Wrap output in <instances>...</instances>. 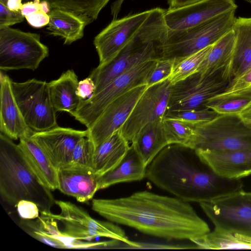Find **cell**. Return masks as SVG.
<instances>
[{
	"instance_id": "cell-5",
	"label": "cell",
	"mask_w": 251,
	"mask_h": 251,
	"mask_svg": "<svg viewBox=\"0 0 251 251\" xmlns=\"http://www.w3.org/2000/svg\"><path fill=\"white\" fill-rule=\"evenodd\" d=\"M187 147L215 151L250 149L251 128L239 115H218L194 126V134Z\"/></svg>"
},
{
	"instance_id": "cell-16",
	"label": "cell",
	"mask_w": 251,
	"mask_h": 251,
	"mask_svg": "<svg viewBox=\"0 0 251 251\" xmlns=\"http://www.w3.org/2000/svg\"><path fill=\"white\" fill-rule=\"evenodd\" d=\"M87 135V129L80 130L57 126L45 131L34 132L31 137L58 170L70 162L76 145Z\"/></svg>"
},
{
	"instance_id": "cell-2",
	"label": "cell",
	"mask_w": 251,
	"mask_h": 251,
	"mask_svg": "<svg viewBox=\"0 0 251 251\" xmlns=\"http://www.w3.org/2000/svg\"><path fill=\"white\" fill-rule=\"evenodd\" d=\"M146 178L160 189L185 201L209 202L244 190L241 179L217 175L196 151L168 145L149 163Z\"/></svg>"
},
{
	"instance_id": "cell-25",
	"label": "cell",
	"mask_w": 251,
	"mask_h": 251,
	"mask_svg": "<svg viewBox=\"0 0 251 251\" xmlns=\"http://www.w3.org/2000/svg\"><path fill=\"white\" fill-rule=\"evenodd\" d=\"M48 14L50 22L47 29L49 33L63 38L66 45L81 39L85 27L90 24L84 18L60 9L52 8Z\"/></svg>"
},
{
	"instance_id": "cell-33",
	"label": "cell",
	"mask_w": 251,
	"mask_h": 251,
	"mask_svg": "<svg viewBox=\"0 0 251 251\" xmlns=\"http://www.w3.org/2000/svg\"><path fill=\"white\" fill-rule=\"evenodd\" d=\"M164 131L168 143L188 147L194 134V126L184 121L164 117Z\"/></svg>"
},
{
	"instance_id": "cell-21",
	"label": "cell",
	"mask_w": 251,
	"mask_h": 251,
	"mask_svg": "<svg viewBox=\"0 0 251 251\" xmlns=\"http://www.w3.org/2000/svg\"><path fill=\"white\" fill-rule=\"evenodd\" d=\"M57 221L41 215L36 221L23 219L20 226L28 234L41 242L59 249H81L83 241L66 235L60 231Z\"/></svg>"
},
{
	"instance_id": "cell-24",
	"label": "cell",
	"mask_w": 251,
	"mask_h": 251,
	"mask_svg": "<svg viewBox=\"0 0 251 251\" xmlns=\"http://www.w3.org/2000/svg\"><path fill=\"white\" fill-rule=\"evenodd\" d=\"M129 143L119 130L99 145L93 157L95 174L100 176L115 168L128 151Z\"/></svg>"
},
{
	"instance_id": "cell-48",
	"label": "cell",
	"mask_w": 251,
	"mask_h": 251,
	"mask_svg": "<svg viewBox=\"0 0 251 251\" xmlns=\"http://www.w3.org/2000/svg\"><path fill=\"white\" fill-rule=\"evenodd\" d=\"M7 0H0V2L4 3L6 5Z\"/></svg>"
},
{
	"instance_id": "cell-19",
	"label": "cell",
	"mask_w": 251,
	"mask_h": 251,
	"mask_svg": "<svg viewBox=\"0 0 251 251\" xmlns=\"http://www.w3.org/2000/svg\"><path fill=\"white\" fill-rule=\"evenodd\" d=\"M0 130L12 140L31 136L34 131L25 123L16 102L9 77L0 74Z\"/></svg>"
},
{
	"instance_id": "cell-4",
	"label": "cell",
	"mask_w": 251,
	"mask_h": 251,
	"mask_svg": "<svg viewBox=\"0 0 251 251\" xmlns=\"http://www.w3.org/2000/svg\"><path fill=\"white\" fill-rule=\"evenodd\" d=\"M236 10L219 15L197 25L167 31L156 46L157 58L177 59L214 44L233 29Z\"/></svg>"
},
{
	"instance_id": "cell-45",
	"label": "cell",
	"mask_w": 251,
	"mask_h": 251,
	"mask_svg": "<svg viewBox=\"0 0 251 251\" xmlns=\"http://www.w3.org/2000/svg\"><path fill=\"white\" fill-rule=\"evenodd\" d=\"M22 1V0H7L6 6L11 10L19 11L23 4Z\"/></svg>"
},
{
	"instance_id": "cell-15",
	"label": "cell",
	"mask_w": 251,
	"mask_h": 251,
	"mask_svg": "<svg viewBox=\"0 0 251 251\" xmlns=\"http://www.w3.org/2000/svg\"><path fill=\"white\" fill-rule=\"evenodd\" d=\"M237 7L234 0H201L166 9L164 19L168 29L180 30L197 25L224 13L236 10Z\"/></svg>"
},
{
	"instance_id": "cell-29",
	"label": "cell",
	"mask_w": 251,
	"mask_h": 251,
	"mask_svg": "<svg viewBox=\"0 0 251 251\" xmlns=\"http://www.w3.org/2000/svg\"><path fill=\"white\" fill-rule=\"evenodd\" d=\"M191 241L200 249H251V237L216 228Z\"/></svg>"
},
{
	"instance_id": "cell-31",
	"label": "cell",
	"mask_w": 251,
	"mask_h": 251,
	"mask_svg": "<svg viewBox=\"0 0 251 251\" xmlns=\"http://www.w3.org/2000/svg\"><path fill=\"white\" fill-rule=\"evenodd\" d=\"M219 115H239L251 106V95L217 98L213 97L204 104Z\"/></svg>"
},
{
	"instance_id": "cell-6",
	"label": "cell",
	"mask_w": 251,
	"mask_h": 251,
	"mask_svg": "<svg viewBox=\"0 0 251 251\" xmlns=\"http://www.w3.org/2000/svg\"><path fill=\"white\" fill-rule=\"evenodd\" d=\"M156 58L139 63L121 75L98 93L81 100L77 108L70 114L89 128L112 101L131 89L146 85L148 76L154 67Z\"/></svg>"
},
{
	"instance_id": "cell-18",
	"label": "cell",
	"mask_w": 251,
	"mask_h": 251,
	"mask_svg": "<svg viewBox=\"0 0 251 251\" xmlns=\"http://www.w3.org/2000/svg\"><path fill=\"white\" fill-rule=\"evenodd\" d=\"M93 168L68 164L58 170V190L80 202L91 200L98 190V179Z\"/></svg>"
},
{
	"instance_id": "cell-42",
	"label": "cell",
	"mask_w": 251,
	"mask_h": 251,
	"mask_svg": "<svg viewBox=\"0 0 251 251\" xmlns=\"http://www.w3.org/2000/svg\"><path fill=\"white\" fill-rule=\"evenodd\" d=\"M40 1L41 0H34L24 3L20 10L23 16L25 18L33 12L42 11Z\"/></svg>"
},
{
	"instance_id": "cell-35",
	"label": "cell",
	"mask_w": 251,
	"mask_h": 251,
	"mask_svg": "<svg viewBox=\"0 0 251 251\" xmlns=\"http://www.w3.org/2000/svg\"><path fill=\"white\" fill-rule=\"evenodd\" d=\"M95 149L87 137L81 138L76 145L69 164L84 166L93 169V157ZM94 170V169H93Z\"/></svg>"
},
{
	"instance_id": "cell-8",
	"label": "cell",
	"mask_w": 251,
	"mask_h": 251,
	"mask_svg": "<svg viewBox=\"0 0 251 251\" xmlns=\"http://www.w3.org/2000/svg\"><path fill=\"white\" fill-rule=\"evenodd\" d=\"M39 34L10 27L0 28V69L4 71L36 70L48 56Z\"/></svg>"
},
{
	"instance_id": "cell-10",
	"label": "cell",
	"mask_w": 251,
	"mask_h": 251,
	"mask_svg": "<svg viewBox=\"0 0 251 251\" xmlns=\"http://www.w3.org/2000/svg\"><path fill=\"white\" fill-rule=\"evenodd\" d=\"M199 204L215 228L251 237V192L243 190Z\"/></svg>"
},
{
	"instance_id": "cell-22",
	"label": "cell",
	"mask_w": 251,
	"mask_h": 251,
	"mask_svg": "<svg viewBox=\"0 0 251 251\" xmlns=\"http://www.w3.org/2000/svg\"><path fill=\"white\" fill-rule=\"evenodd\" d=\"M18 144L29 167L51 190L58 189V170L31 136L20 138Z\"/></svg>"
},
{
	"instance_id": "cell-39",
	"label": "cell",
	"mask_w": 251,
	"mask_h": 251,
	"mask_svg": "<svg viewBox=\"0 0 251 251\" xmlns=\"http://www.w3.org/2000/svg\"><path fill=\"white\" fill-rule=\"evenodd\" d=\"M16 207L18 214L22 219L33 220L39 216L40 209L33 201L21 200L17 203Z\"/></svg>"
},
{
	"instance_id": "cell-32",
	"label": "cell",
	"mask_w": 251,
	"mask_h": 251,
	"mask_svg": "<svg viewBox=\"0 0 251 251\" xmlns=\"http://www.w3.org/2000/svg\"><path fill=\"white\" fill-rule=\"evenodd\" d=\"M213 45L187 56L174 59L173 71L168 78L172 85L196 73Z\"/></svg>"
},
{
	"instance_id": "cell-26",
	"label": "cell",
	"mask_w": 251,
	"mask_h": 251,
	"mask_svg": "<svg viewBox=\"0 0 251 251\" xmlns=\"http://www.w3.org/2000/svg\"><path fill=\"white\" fill-rule=\"evenodd\" d=\"M78 77L73 70H68L59 78L49 83L51 101L56 112L71 113L78 106L81 99L76 94Z\"/></svg>"
},
{
	"instance_id": "cell-12",
	"label": "cell",
	"mask_w": 251,
	"mask_h": 251,
	"mask_svg": "<svg viewBox=\"0 0 251 251\" xmlns=\"http://www.w3.org/2000/svg\"><path fill=\"white\" fill-rule=\"evenodd\" d=\"M151 11L150 9L113 20L95 37L99 66L110 63L123 50L138 33Z\"/></svg>"
},
{
	"instance_id": "cell-9",
	"label": "cell",
	"mask_w": 251,
	"mask_h": 251,
	"mask_svg": "<svg viewBox=\"0 0 251 251\" xmlns=\"http://www.w3.org/2000/svg\"><path fill=\"white\" fill-rule=\"evenodd\" d=\"M11 87L25 123L34 132L58 126L49 83L32 78L23 82L12 81Z\"/></svg>"
},
{
	"instance_id": "cell-34",
	"label": "cell",
	"mask_w": 251,
	"mask_h": 251,
	"mask_svg": "<svg viewBox=\"0 0 251 251\" xmlns=\"http://www.w3.org/2000/svg\"><path fill=\"white\" fill-rule=\"evenodd\" d=\"M219 114L209 108L166 112L164 117L175 119L194 126L210 121Z\"/></svg>"
},
{
	"instance_id": "cell-38",
	"label": "cell",
	"mask_w": 251,
	"mask_h": 251,
	"mask_svg": "<svg viewBox=\"0 0 251 251\" xmlns=\"http://www.w3.org/2000/svg\"><path fill=\"white\" fill-rule=\"evenodd\" d=\"M24 18L20 11L11 10L5 4L0 2V28L10 27L20 23Z\"/></svg>"
},
{
	"instance_id": "cell-27",
	"label": "cell",
	"mask_w": 251,
	"mask_h": 251,
	"mask_svg": "<svg viewBox=\"0 0 251 251\" xmlns=\"http://www.w3.org/2000/svg\"><path fill=\"white\" fill-rule=\"evenodd\" d=\"M162 120L146 125L132 142L131 145L146 166L168 145L163 128Z\"/></svg>"
},
{
	"instance_id": "cell-3",
	"label": "cell",
	"mask_w": 251,
	"mask_h": 251,
	"mask_svg": "<svg viewBox=\"0 0 251 251\" xmlns=\"http://www.w3.org/2000/svg\"><path fill=\"white\" fill-rule=\"evenodd\" d=\"M51 190L38 178L26 162L18 144L0 134V195L16 206L21 200L34 202L40 211L50 212L55 200Z\"/></svg>"
},
{
	"instance_id": "cell-23",
	"label": "cell",
	"mask_w": 251,
	"mask_h": 251,
	"mask_svg": "<svg viewBox=\"0 0 251 251\" xmlns=\"http://www.w3.org/2000/svg\"><path fill=\"white\" fill-rule=\"evenodd\" d=\"M146 168L131 145L125 156L115 168L99 176L98 190L121 182L141 180L146 177Z\"/></svg>"
},
{
	"instance_id": "cell-36",
	"label": "cell",
	"mask_w": 251,
	"mask_h": 251,
	"mask_svg": "<svg viewBox=\"0 0 251 251\" xmlns=\"http://www.w3.org/2000/svg\"><path fill=\"white\" fill-rule=\"evenodd\" d=\"M245 95H251V67L229 82L224 91L214 97L222 98Z\"/></svg>"
},
{
	"instance_id": "cell-43",
	"label": "cell",
	"mask_w": 251,
	"mask_h": 251,
	"mask_svg": "<svg viewBox=\"0 0 251 251\" xmlns=\"http://www.w3.org/2000/svg\"><path fill=\"white\" fill-rule=\"evenodd\" d=\"M201 0H167L169 8L180 7L183 5L191 4ZM251 3V0H244Z\"/></svg>"
},
{
	"instance_id": "cell-14",
	"label": "cell",
	"mask_w": 251,
	"mask_h": 251,
	"mask_svg": "<svg viewBox=\"0 0 251 251\" xmlns=\"http://www.w3.org/2000/svg\"><path fill=\"white\" fill-rule=\"evenodd\" d=\"M146 89V85L137 86L114 100L87 128V137L92 141L95 149L121 128Z\"/></svg>"
},
{
	"instance_id": "cell-49",
	"label": "cell",
	"mask_w": 251,
	"mask_h": 251,
	"mask_svg": "<svg viewBox=\"0 0 251 251\" xmlns=\"http://www.w3.org/2000/svg\"><path fill=\"white\" fill-rule=\"evenodd\" d=\"M30 0V1H32V0Z\"/></svg>"
},
{
	"instance_id": "cell-28",
	"label": "cell",
	"mask_w": 251,
	"mask_h": 251,
	"mask_svg": "<svg viewBox=\"0 0 251 251\" xmlns=\"http://www.w3.org/2000/svg\"><path fill=\"white\" fill-rule=\"evenodd\" d=\"M235 42V35L232 29L213 45L197 72L201 78L222 72L227 67L231 60Z\"/></svg>"
},
{
	"instance_id": "cell-37",
	"label": "cell",
	"mask_w": 251,
	"mask_h": 251,
	"mask_svg": "<svg viewBox=\"0 0 251 251\" xmlns=\"http://www.w3.org/2000/svg\"><path fill=\"white\" fill-rule=\"evenodd\" d=\"M175 60L157 58L156 64L149 74L147 81V88L165 80L170 76Z\"/></svg>"
},
{
	"instance_id": "cell-40",
	"label": "cell",
	"mask_w": 251,
	"mask_h": 251,
	"mask_svg": "<svg viewBox=\"0 0 251 251\" xmlns=\"http://www.w3.org/2000/svg\"><path fill=\"white\" fill-rule=\"evenodd\" d=\"M96 89V85L93 80L88 77L78 82L76 94L81 100L90 98Z\"/></svg>"
},
{
	"instance_id": "cell-13",
	"label": "cell",
	"mask_w": 251,
	"mask_h": 251,
	"mask_svg": "<svg viewBox=\"0 0 251 251\" xmlns=\"http://www.w3.org/2000/svg\"><path fill=\"white\" fill-rule=\"evenodd\" d=\"M172 84L167 79L147 88L120 131L129 142L133 141L147 124L162 120L167 111Z\"/></svg>"
},
{
	"instance_id": "cell-17",
	"label": "cell",
	"mask_w": 251,
	"mask_h": 251,
	"mask_svg": "<svg viewBox=\"0 0 251 251\" xmlns=\"http://www.w3.org/2000/svg\"><path fill=\"white\" fill-rule=\"evenodd\" d=\"M195 151L201 159L222 177L241 179L251 175V149L226 151Z\"/></svg>"
},
{
	"instance_id": "cell-41",
	"label": "cell",
	"mask_w": 251,
	"mask_h": 251,
	"mask_svg": "<svg viewBox=\"0 0 251 251\" xmlns=\"http://www.w3.org/2000/svg\"><path fill=\"white\" fill-rule=\"evenodd\" d=\"M25 18L31 26L36 28H40L48 25L50 22L49 14L42 11L33 12Z\"/></svg>"
},
{
	"instance_id": "cell-1",
	"label": "cell",
	"mask_w": 251,
	"mask_h": 251,
	"mask_svg": "<svg viewBox=\"0 0 251 251\" xmlns=\"http://www.w3.org/2000/svg\"><path fill=\"white\" fill-rule=\"evenodd\" d=\"M92 209L108 221L166 240L192 241L210 231L189 202L148 191L94 199Z\"/></svg>"
},
{
	"instance_id": "cell-20",
	"label": "cell",
	"mask_w": 251,
	"mask_h": 251,
	"mask_svg": "<svg viewBox=\"0 0 251 251\" xmlns=\"http://www.w3.org/2000/svg\"><path fill=\"white\" fill-rule=\"evenodd\" d=\"M233 30L235 42L232 56L222 72L229 83L251 67V18H236Z\"/></svg>"
},
{
	"instance_id": "cell-46",
	"label": "cell",
	"mask_w": 251,
	"mask_h": 251,
	"mask_svg": "<svg viewBox=\"0 0 251 251\" xmlns=\"http://www.w3.org/2000/svg\"><path fill=\"white\" fill-rule=\"evenodd\" d=\"M242 119L251 121V106L239 115Z\"/></svg>"
},
{
	"instance_id": "cell-11",
	"label": "cell",
	"mask_w": 251,
	"mask_h": 251,
	"mask_svg": "<svg viewBox=\"0 0 251 251\" xmlns=\"http://www.w3.org/2000/svg\"><path fill=\"white\" fill-rule=\"evenodd\" d=\"M228 84L222 72L203 78L196 72L172 85L166 112L204 108L206 101L224 91Z\"/></svg>"
},
{
	"instance_id": "cell-44",
	"label": "cell",
	"mask_w": 251,
	"mask_h": 251,
	"mask_svg": "<svg viewBox=\"0 0 251 251\" xmlns=\"http://www.w3.org/2000/svg\"><path fill=\"white\" fill-rule=\"evenodd\" d=\"M125 0H117L115 1L111 6V14L113 16V20L116 19L117 16L120 11L121 6Z\"/></svg>"
},
{
	"instance_id": "cell-47",
	"label": "cell",
	"mask_w": 251,
	"mask_h": 251,
	"mask_svg": "<svg viewBox=\"0 0 251 251\" xmlns=\"http://www.w3.org/2000/svg\"><path fill=\"white\" fill-rule=\"evenodd\" d=\"M242 119V118H241ZM245 124L250 128H251V121L246 119H242Z\"/></svg>"
},
{
	"instance_id": "cell-30",
	"label": "cell",
	"mask_w": 251,
	"mask_h": 251,
	"mask_svg": "<svg viewBox=\"0 0 251 251\" xmlns=\"http://www.w3.org/2000/svg\"><path fill=\"white\" fill-rule=\"evenodd\" d=\"M51 9H60L82 17L90 24L97 19L110 0H46Z\"/></svg>"
},
{
	"instance_id": "cell-7",
	"label": "cell",
	"mask_w": 251,
	"mask_h": 251,
	"mask_svg": "<svg viewBox=\"0 0 251 251\" xmlns=\"http://www.w3.org/2000/svg\"><path fill=\"white\" fill-rule=\"evenodd\" d=\"M55 204L60 208L58 214L51 211L40 213L60 222L64 226L62 232L70 237L80 240L105 237L119 240L131 247L140 246L129 240L124 230L116 224L95 220L83 208L70 201L55 200Z\"/></svg>"
}]
</instances>
